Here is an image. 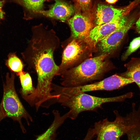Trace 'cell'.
<instances>
[{
  "mask_svg": "<svg viewBox=\"0 0 140 140\" xmlns=\"http://www.w3.org/2000/svg\"><path fill=\"white\" fill-rule=\"evenodd\" d=\"M137 3H138V2L140 1V0H136L135 1Z\"/></svg>",
  "mask_w": 140,
  "mask_h": 140,
  "instance_id": "cell-26",
  "label": "cell"
},
{
  "mask_svg": "<svg viewBox=\"0 0 140 140\" xmlns=\"http://www.w3.org/2000/svg\"><path fill=\"white\" fill-rule=\"evenodd\" d=\"M54 3L47 10H41L39 13L46 17L65 21L69 19L75 12L74 6L64 0H54Z\"/></svg>",
  "mask_w": 140,
  "mask_h": 140,
  "instance_id": "cell-12",
  "label": "cell"
},
{
  "mask_svg": "<svg viewBox=\"0 0 140 140\" xmlns=\"http://www.w3.org/2000/svg\"><path fill=\"white\" fill-rule=\"evenodd\" d=\"M32 35L23 58L29 67L33 69L40 67H58L53 58V54L59 47V40L52 30L42 24L33 27Z\"/></svg>",
  "mask_w": 140,
  "mask_h": 140,
  "instance_id": "cell-1",
  "label": "cell"
},
{
  "mask_svg": "<svg viewBox=\"0 0 140 140\" xmlns=\"http://www.w3.org/2000/svg\"><path fill=\"white\" fill-rule=\"evenodd\" d=\"M140 47V36L136 37L130 43L125 53L122 57V59L126 60L131 54Z\"/></svg>",
  "mask_w": 140,
  "mask_h": 140,
  "instance_id": "cell-20",
  "label": "cell"
},
{
  "mask_svg": "<svg viewBox=\"0 0 140 140\" xmlns=\"http://www.w3.org/2000/svg\"><path fill=\"white\" fill-rule=\"evenodd\" d=\"M80 41L74 39L67 46L63 53L61 62L59 66L58 75L79 65L83 51Z\"/></svg>",
  "mask_w": 140,
  "mask_h": 140,
  "instance_id": "cell-11",
  "label": "cell"
},
{
  "mask_svg": "<svg viewBox=\"0 0 140 140\" xmlns=\"http://www.w3.org/2000/svg\"><path fill=\"white\" fill-rule=\"evenodd\" d=\"M6 117V116L2 109L1 106L0 104V122L3 119Z\"/></svg>",
  "mask_w": 140,
  "mask_h": 140,
  "instance_id": "cell-24",
  "label": "cell"
},
{
  "mask_svg": "<svg viewBox=\"0 0 140 140\" xmlns=\"http://www.w3.org/2000/svg\"><path fill=\"white\" fill-rule=\"evenodd\" d=\"M17 74L19 76L21 86L20 92L23 98L33 93L35 88L33 85L31 78L28 73L22 71Z\"/></svg>",
  "mask_w": 140,
  "mask_h": 140,
  "instance_id": "cell-17",
  "label": "cell"
},
{
  "mask_svg": "<svg viewBox=\"0 0 140 140\" xmlns=\"http://www.w3.org/2000/svg\"><path fill=\"white\" fill-rule=\"evenodd\" d=\"M132 28L136 33L140 34V12L138 13L137 20Z\"/></svg>",
  "mask_w": 140,
  "mask_h": 140,
  "instance_id": "cell-21",
  "label": "cell"
},
{
  "mask_svg": "<svg viewBox=\"0 0 140 140\" xmlns=\"http://www.w3.org/2000/svg\"><path fill=\"white\" fill-rule=\"evenodd\" d=\"M95 136L93 128H90L88 130L86 135L83 140H92Z\"/></svg>",
  "mask_w": 140,
  "mask_h": 140,
  "instance_id": "cell-23",
  "label": "cell"
},
{
  "mask_svg": "<svg viewBox=\"0 0 140 140\" xmlns=\"http://www.w3.org/2000/svg\"><path fill=\"white\" fill-rule=\"evenodd\" d=\"M53 121L50 127L43 133L37 136L34 140H57V131L58 129L68 118V112L62 115L59 111L53 110Z\"/></svg>",
  "mask_w": 140,
  "mask_h": 140,
  "instance_id": "cell-13",
  "label": "cell"
},
{
  "mask_svg": "<svg viewBox=\"0 0 140 140\" xmlns=\"http://www.w3.org/2000/svg\"><path fill=\"white\" fill-rule=\"evenodd\" d=\"M118 0H105L108 3L110 4H113L115 3Z\"/></svg>",
  "mask_w": 140,
  "mask_h": 140,
  "instance_id": "cell-25",
  "label": "cell"
},
{
  "mask_svg": "<svg viewBox=\"0 0 140 140\" xmlns=\"http://www.w3.org/2000/svg\"><path fill=\"white\" fill-rule=\"evenodd\" d=\"M134 82L131 79L116 73L101 80L79 86L66 87L55 85L54 90L56 94L71 96L89 92L117 90Z\"/></svg>",
  "mask_w": 140,
  "mask_h": 140,
  "instance_id": "cell-5",
  "label": "cell"
},
{
  "mask_svg": "<svg viewBox=\"0 0 140 140\" xmlns=\"http://www.w3.org/2000/svg\"><path fill=\"white\" fill-rule=\"evenodd\" d=\"M15 76L13 73L6 74L3 84V95L0 103L6 117L18 122L23 133L26 130L22 122L25 119L28 125L33 121L32 117L24 108L16 91L15 85Z\"/></svg>",
  "mask_w": 140,
  "mask_h": 140,
  "instance_id": "cell-4",
  "label": "cell"
},
{
  "mask_svg": "<svg viewBox=\"0 0 140 140\" xmlns=\"http://www.w3.org/2000/svg\"><path fill=\"white\" fill-rule=\"evenodd\" d=\"M74 14L68 20L72 36L80 41L87 42L89 33L94 27L93 17L75 9Z\"/></svg>",
  "mask_w": 140,
  "mask_h": 140,
  "instance_id": "cell-8",
  "label": "cell"
},
{
  "mask_svg": "<svg viewBox=\"0 0 140 140\" xmlns=\"http://www.w3.org/2000/svg\"><path fill=\"white\" fill-rule=\"evenodd\" d=\"M114 113L115 116L114 121H110L106 118L94 123L93 129L96 136L95 140H120L132 127L127 122L125 117L121 115L118 111L115 110Z\"/></svg>",
  "mask_w": 140,
  "mask_h": 140,
  "instance_id": "cell-6",
  "label": "cell"
},
{
  "mask_svg": "<svg viewBox=\"0 0 140 140\" xmlns=\"http://www.w3.org/2000/svg\"><path fill=\"white\" fill-rule=\"evenodd\" d=\"M139 53H140V52H139Z\"/></svg>",
  "mask_w": 140,
  "mask_h": 140,
  "instance_id": "cell-27",
  "label": "cell"
},
{
  "mask_svg": "<svg viewBox=\"0 0 140 140\" xmlns=\"http://www.w3.org/2000/svg\"><path fill=\"white\" fill-rule=\"evenodd\" d=\"M132 15H129L110 22L94 27L90 32L86 43L95 46L99 42L125 25Z\"/></svg>",
  "mask_w": 140,
  "mask_h": 140,
  "instance_id": "cell-10",
  "label": "cell"
},
{
  "mask_svg": "<svg viewBox=\"0 0 140 140\" xmlns=\"http://www.w3.org/2000/svg\"><path fill=\"white\" fill-rule=\"evenodd\" d=\"M138 16V13L133 14L125 25L98 43V48L103 54H107L112 52L120 45L128 31L134 25Z\"/></svg>",
  "mask_w": 140,
  "mask_h": 140,
  "instance_id": "cell-9",
  "label": "cell"
},
{
  "mask_svg": "<svg viewBox=\"0 0 140 140\" xmlns=\"http://www.w3.org/2000/svg\"><path fill=\"white\" fill-rule=\"evenodd\" d=\"M136 4L134 2L127 6L117 8L102 3H97L92 9L93 19L97 25L110 22L129 15Z\"/></svg>",
  "mask_w": 140,
  "mask_h": 140,
  "instance_id": "cell-7",
  "label": "cell"
},
{
  "mask_svg": "<svg viewBox=\"0 0 140 140\" xmlns=\"http://www.w3.org/2000/svg\"><path fill=\"white\" fill-rule=\"evenodd\" d=\"M75 9L80 10L82 13L92 16L91 6L92 0H73Z\"/></svg>",
  "mask_w": 140,
  "mask_h": 140,
  "instance_id": "cell-19",
  "label": "cell"
},
{
  "mask_svg": "<svg viewBox=\"0 0 140 140\" xmlns=\"http://www.w3.org/2000/svg\"><path fill=\"white\" fill-rule=\"evenodd\" d=\"M107 54L87 59L61 75V84L66 87L79 86L101 80L113 67L105 59Z\"/></svg>",
  "mask_w": 140,
  "mask_h": 140,
  "instance_id": "cell-2",
  "label": "cell"
},
{
  "mask_svg": "<svg viewBox=\"0 0 140 140\" xmlns=\"http://www.w3.org/2000/svg\"><path fill=\"white\" fill-rule=\"evenodd\" d=\"M6 3L4 0H0V25L1 21L5 18V13L3 8Z\"/></svg>",
  "mask_w": 140,
  "mask_h": 140,
  "instance_id": "cell-22",
  "label": "cell"
},
{
  "mask_svg": "<svg viewBox=\"0 0 140 140\" xmlns=\"http://www.w3.org/2000/svg\"><path fill=\"white\" fill-rule=\"evenodd\" d=\"M5 64L11 71L17 74L23 71L24 64L15 53H10L9 54Z\"/></svg>",
  "mask_w": 140,
  "mask_h": 140,
  "instance_id": "cell-18",
  "label": "cell"
},
{
  "mask_svg": "<svg viewBox=\"0 0 140 140\" xmlns=\"http://www.w3.org/2000/svg\"><path fill=\"white\" fill-rule=\"evenodd\" d=\"M60 95L58 101L62 105L68 107V118L76 119L79 114L85 111L96 112L102 108L104 104L111 102H122L131 98L133 93L129 92L119 96L110 97H102L82 93L71 96Z\"/></svg>",
  "mask_w": 140,
  "mask_h": 140,
  "instance_id": "cell-3",
  "label": "cell"
},
{
  "mask_svg": "<svg viewBox=\"0 0 140 140\" xmlns=\"http://www.w3.org/2000/svg\"><path fill=\"white\" fill-rule=\"evenodd\" d=\"M6 3H13L22 6L24 10V18H27L30 14L38 13L43 10V4L50 0H4Z\"/></svg>",
  "mask_w": 140,
  "mask_h": 140,
  "instance_id": "cell-16",
  "label": "cell"
},
{
  "mask_svg": "<svg viewBox=\"0 0 140 140\" xmlns=\"http://www.w3.org/2000/svg\"><path fill=\"white\" fill-rule=\"evenodd\" d=\"M126 70L118 73L124 78L132 80L138 86L140 92V57H133L124 65Z\"/></svg>",
  "mask_w": 140,
  "mask_h": 140,
  "instance_id": "cell-15",
  "label": "cell"
},
{
  "mask_svg": "<svg viewBox=\"0 0 140 140\" xmlns=\"http://www.w3.org/2000/svg\"><path fill=\"white\" fill-rule=\"evenodd\" d=\"M132 111L126 116L128 123L132 125L126 134L128 140H140V104L137 108L132 106Z\"/></svg>",
  "mask_w": 140,
  "mask_h": 140,
  "instance_id": "cell-14",
  "label": "cell"
}]
</instances>
